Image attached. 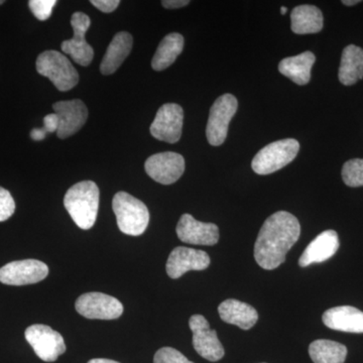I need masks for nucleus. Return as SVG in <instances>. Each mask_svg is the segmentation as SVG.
I'll return each instance as SVG.
<instances>
[{"label": "nucleus", "mask_w": 363, "mask_h": 363, "mask_svg": "<svg viewBox=\"0 0 363 363\" xmlns=\"http://www.w3.org/2000/svg\"><path fill=\"white\" fill-rule=\"evenodd\" d=\"M48 274L49 267L40 260H16L0 269V281L9 286L32 285L42 281Z\"/></svg>", "instance_id": "nucleus-9"}, {"label": "nucleus", "mask_w": 363, "mask_h": 363, "mask_svg": "<svg viewBox=\"0 0 363 363\" xmlns=\"http://www.w3.org/2000/svg\"><path fill=\"white\" fill-rule=\"evenodd\" d=\"M210 257L203 250L178 247L169 253L167 274L171 279H179L190 271H204L210 266Z\"/></svg>", "instance_id": "nucleus-15"}, {"label": "nucleus", "mask_w": 363, "mask_h": 363, "mask_svg": "<svg viewBox=\"0 0 363 363\" xmlns=\"http://www.w3.org/2000/svg\"><path fill=\"white\" fill-rule=\"evenodd\" d=\"M286 11H288V9H286V7H285V6L281 7V14H286Z\"/></svg>", "instance_id": "nucleus-35"}, {"label": "nucleus", "mask_w": 363, "mask_h": 363, "mask_svg": "<svg viewBox=\"0 0 363 363\" xmlns=\"http://www.w3.org/2000/svg\"><path fill=\"white\" fill-rule=\"evenodd\" d=\"M322 320L332 330L363 333V312L351 306L331 308L324 313Z\"/></svg>", "instance_id": "nucleus-18"}, {"label": "nucleus", "mask_w": 363, "mask_h": 363, "mask_svg": "<svg viewBox=\"0 0 363 363\" xmlns=\"http://www.w3.org/2000/svg\"><path fill=\"white\" fill-rule=\"evenodd\" d=\"M342 4L347 6H355L360 4V0H343Z\"/></svg>", "instance_id": "nucleus-34"}, {"label": "nucleus", "mask_w": 363, "mask_h": 363, "mask_svg": "<svg viewBox=\"0 0 363 363\" xmlns=\"http://www.w3.org/2000/svg\"><path fill=\"white\" fill-rule=\"evenodd\" d=\"M55 113L59 117L60 138H67L75 135L83 128L88 118V109L84 102L79 99L56 102L52 105Z\"/></svg>", "instance_id": "nucleus-16"}, {"label": "nucleus", "mask_w": 363, "mask_h": 363, "mask_svg": "<svg viewBox=\"0 0 363 363\" xmlns=\"http://www.w3.org/2000/svg\"><path fill=\"white\" fill-rule=\"evenodd\" d=\"M59 128V117L56 113L48 114L44 118V126L42 128H33L30 131V138L35 142L44 140L48 133H56Z\"/></svg>", "instance_id": "nucleus-27"}, {"label": "nucleus", "mask_w": 363, "mask_h": 363, "mask_svg": "<svg viewBox=\"0 0 363 363\" xmlns=\"http://www.w3.org/2000/svg\"><path fill=\"white\" fill-rule=\"evenodd\" d=\"M339 81L343 85L355 84L363 78V50L355 45H350L343 50L340 68L338 72Z\"/></svg>", "instance_id": "nucleus-23"}, {"label": "nucleus", "mask_w": 363, "mask_h": 363, "mask_svg": "<svg viewBox=\"0 0 363 363\" xmlns=\"http://www.w3.org/2000/svg\"><path fill=\"white\" fill-rule=\"evenodd\" d=\"M292 30L297 35L317 33L323 28V14L317 6L303 4L291 13Z\"/></svg>", "instance_id": "nucleus-22"}, {"label": "nucleus", "mask_w": 363, "mask_h": 363, "mask_svg": "<svg viewBox=\"0 0 363 363\" xmlns=\"http://www.w3.org/2000/svg\"><path fill=\"white\" fill-rule=\"evenodd\" d=\"M238 99L231 94L217 98L210 109L206 128L208 143L218 147L225 142L228 126L238 111Z\"/></svg>", "instance_id": "nucleus-7"}, {"label": "nucleus", "mask_w": 363, "mask_h": 363, "mask_svg": "<svg viewBox=\"0 0 363 363\" xmlns=\"http://www.w3.org/2000/svg\"><path fill=\"white\" fill-rule=\"evenodd\" d=\"M133 39L130 33L121 32L114 35L106 54L100 65V71L104 75H111L128 58L133 49Z\"/></svg>", "instance_id": "nucleus-20"}, {"label": "nucleus", "mask_w": 363, "mask_h": 363, "mask_svg": "<svg viewBox=\"0 0 363 363\" xmlns=\"http://www.w3.org/2000/svg\"><path fill=\"white\" fill-rule=\"evenodd\" d=\"M189 326L193 332V346L200 357L212 362H218L224 357L223 346L216 331L210 329L206 318L193 315L189 320Z\"/></svg>", "instance_id": "nucleus-10"}, {"label": "nucleus", "mask_w": 363, "mask_h": 363, "mask_svg": "<svg viewBox=\"0 0 363 363\" xmlns=\"http://www.w3.org/2000/svg\"><path fill=\"white\" fill-rule=\"evenodd\" d=\"M154 363H194L190 362L180 351L172 347H162L157 351Z\"/></svg>", "instance_id": "nucleus-28"}, {"label": "nucleus", "mask_w": 363, "mask_h": 363, "mask_svg": "<svg viewBox=\"0 0 363 363\" xmlns=\"http://www.w3.org/2000/svg\"><path fill=\"white\" fill-rule=\"evenodd\" d=\"M300 234V223L293 214L279 211L271 215L260 228L255 241V259L259 266L267 271L281 266Z\"/></svg>", "instance_id": "nucleus-1"}, {"label": "nucleus", "mask_w": 363, "mask_h": 363, "mask_svg": "<svg viewBox=\"0 0 363 363\" xmlns=\"http://www.w3.org/2000/svg\"><path fill=\"white\" fill-rule=\"evenodd\" d=\"M342 179L348 187L363 186V159H352L346 162L342 168Z\"/></svg>", "instance_id": "nucleus-26"}, {"label": "nucleus", "mask_w": 363, "mask_h": 363, "mask_svg": "<svg viewBox=\"0 0 363 363\" xmlns=\"http://www.w3.org/2000/svg\"><path fill=\"white\" fill-rule=\"evenodd\" d=\"M38 73L49 78L57 89L65 92L75 87L79 82L77 70L62 52L45 51L37 59Z\"/></svg>", "instance_id": "nucleus-4"}, {"label": "nucleus", "mask_w": 363, "mask_h": 363, "mask_svg": "<svg viewBox=\"0 0 363 363\" xmlns=\"http://www.w3.org/2000/svg\"><path fill=\"white\" fill-rule=\"evenodd\" d=\"M183 123L184 111L180 105L164 104L150 125V135L161 142L175 143L180 140Z\"/></svg>", "instance_id": "nucleus-13"}, {"label": "nucleus", "mask_w": 363, "mask_h": 363, "mask_svg": "<svg viewBox=\"0 0 363 363\" xmlns=\"http://www.w3.org/2000/svg\"><path fill=\"white\" fill-rule=\"evenodd\" d=\"M309 354L314 363H344L347 348L335 341L320 339L310 344Z\"/></svg>", "instance_id": "nucleus-25"}, {"label": "nucleus", "mask_w": 363, "mask_h": 363, "mask_svg": "<svg viewBox=\"0 0 363 363\" xmlns=\"http://www.w3.org/2000/svg\"><path fill=\"white\" fill-rule=\"evenodd\" d=\"M75 308L88 319L114 320L123 313V306L116 298L97 292L83 294L76 301Z\"/></svg>", "instance_id": "nucleus-8"}, {"label": "nucleus", "mask_w": 363, "mask_h": 363, "mask_svg": "<svg viewBox=\"0 0 363 363\" xmlns=\"http://www.w3.org/2000/svg\"><path fill=\"white\" fill-rule=\"evenodd\" d=\"M112 208L119 230L131 236L142 235L150 222V212L145 203L126 192L114 196Z\"/></svg>", "instance_id": "nucleus-3"}, {"label": "nucleus", "mask_w": 363, "mask_h": 363, "mask_svg": "<svg viewBox=\"0 0 363 363\" xmlns=\"http://www.w3.org/2000/svg\"><path fill=\"white\" fill-rule=\"evenodd\" d=\"M189 4H190L189 0H164L162 1V6L168 9H181V7L188 6Z\"/></svg>", "instance_id": "nucleus-32"}, {"label": "nucleus", "mask_w": 363, "mask_h": 363, "mask_svg": "<svg viewBox=\"0 0 363 363\" xmlns=\"http://www.w3.org/2000/svg\"><path fill=\"white\" fill-rule=\"evenodd\" d=\"M316 61L312 52H304L295 57L281 60L279 65V73L291 79L298 85H306L311 79V69Z\"/></svg>", "instance_id": "nucleus-21"}, {"label": "nucleus", "mask_w": 363, "mask_h": 363, "mask_svg": "<svg viewBox=\"0 0 363 363\" xmlns=\"http://www.w3.org/2000/svg\"><path fill=\"white\" fill-rule=\"evenodd\" d=\"M179 240L189 245H215L219 240V228L214 223L196 220L190 214H183L177 225Z\"/></svg>", "instance_id": "nucleus-14"}, {"label": "nucleus", "mask_w": 363, "mask_h": 363, "mask_svg": "<svg viewBox=\"0 0 363 363\" xmlns=\"http://www.w3.org/2000/svg\"><path fill=\"white\" fill-rule=\"evenodd\" d=\"M339 248L338 234L334 230H326L320 233L298 259V266L306 267L312 264H320L331 259Z\"/></svg>", "instance_id": "nucleus-17"}, {"label": "nucleus", "mask_w": 363, "mask_h": 363, "mask_svg": "<svg viewBox=\"0 0 363 363\" xmlns=\"http://www.w3.org/2000/svg\"><path fill=\"white\" fill-rule=\"evenodd\" d=\"M26 341L37 357L45 362H54L66 351L63 336L47 325L35 324L26 328Z\"/></svg>", "instance_id": "nucleus-6"}, {"label": "nucleus", "mask_w": 363, "mask_h": 363, "mask_svg": "<svg viewBox=\"0 0 363 363\" xmlns=\"http://www.w3.org/2000/svg\"><path fill=\"white\" fill-rule=\"evenodd\" d=\"M218 313L222 321L235 325L242 330H250L259 320V313L252 306L234 298L222 302L219 305Z\"/></svg>", "instance_id": "nucleus-19"}, {"label": "nucleus", "mask_w": 363, "mask_h": 363, "mask_svg": "<svg viewBox=\"0 0 363 363\" xmlns=\"http://www.w3.org/2000/svg\"><path fill=\"white\" fill-rule=\"evenodd\" d=\"M4 4V0H0V6H1V4Z\"/></svg>", "instance_id": "nucleus-36"}, {"label": "nucleus", "mask_w": 363, "mask_h": 363, "mask_svg": "<svg viewBox=\"0 0 363 363\" xmlns=\"http://www.w3.org/2000/svg\"><path fill=\"white\" fill-rule=\"evenodd\" d=\"M300 143L294 138L269 143L253 157L252 167L259 175H269L283 169L297 157Z\"/></svg>", "instance_id": "nucleus-5"}, {"label": "nucleus", "mask_w": 363, "mask_h": 363, "mask_svg": "<svg viewBox=\"0 0 363 363\" xmlns=\"http://www.w3.org/2000/svg\"><path fill=\"white\" fill-rule=\"evenodd\" d=\"M145 169L152 180L162 185H171L185 172V160L177 152H160L147 160Z\"/></svg>", "instance_id": "nucleus-12"}, {"label": "nucleus", "mask_w": 363, "mask_h": 363, "mask_svg": "<svg viewBox=\"0 0 363 363\" xmlns=\"http://www.w3.org/2000/svg\"><path fill=\"white\" fill-rule=\"evenodd\" d=\"M90 4L102 13H109L116 11L121 4V1L119 0H91Z\"/></svg>", "instance_id": "nucleus-31"}, {"label": "nucleus", "mask_w": 363, "mask_h": 363, "mask_svg": "<svg viewBox=\"0 0 363 363\" xmlns=\"http://www.w3.org/2000/svg\"><path fill=\"white\" fill-rule=\"evenodd\" d=\"M90 18L84 13H75L72 16L71 26L74 30L73 39L62 43V51L70 55L73 61L81 66H89L94 57V50L85 40L86 33L90 28Z\"/></svg>", "instance_id": "nucleus-11"}, {"label": "nucleus", "mask_w": 363, "mask_h": 363, "mask_svg": "<svg viewBox=\"0 0 363 363\" xmlns=\"http://www.w3.org/2000/svg\"><path fill=\"white\" fill-rule=\"evenodd\" d=\"M184 49V38L180 33H173L166 35L157 47L152 61L154 70L162 71L169 68L180 56Z\"/></svg>", "instance_id": "nucleus-24"}, {"label": "nucleus", "mask_w": 363, "mask_h": 363, "mask_svg": "<svg viewBox=\"0 0 363 363\" xmlns=\"http://www.w3.org/2000/svg\"><path fill=\"white\" fill-rule=\"evenodd\" d=\"M16 211V202L6 189L0 187V222L7 220Z\"/></svg>", "instance_id": "nucleus-30"}, {"label": "nucleus", "mask_w": 363, "mask_h": 363, "mask_svg": "<svg viewBox=\"0 0 363 363\" xmlns=\"http://www.w3.org/2000/svg\"><path fill=\"white\" fill-rule=\"evenodd\" d=\"M99 195V188L92 181L79 182L67 191L64 206L83 230L92 228L96 221Z\"/></svg>", "instance_id": "nucleus-2"}, {"label": "nucleus", "mask_w": 363, "mask_h": 363, "mask_svg": "<svg viewBox=\"0 0 363 363\" xmlns=\"http://www.w3.org/2000/svg\"><path fill=\"white\" fill-rule=\"evenodd\" d=\"M56 0H30L28 2L33 16L40 21H47L51 16L52 9L56 6Z\"/></svg>", "instance_id": "nucleus-29"}, {"label": "nucleus", "mask_w": 363, "mask_h": 363, "mask_svg": "<svg viewBox=\"0 0 363 363\" xmlns=\"http://www.w3.org/2000/svg\"><path fill=\"white\" fill-rule=\"evenodd\" d=\"M88 363H121L117 362L116 360L106 359V358H94V359H91Z\"/></svg>", "instance_id": "nucleus-33"}]
</instances>
